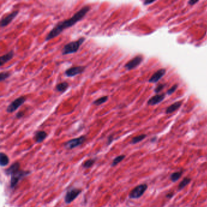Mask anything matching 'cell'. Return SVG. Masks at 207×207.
Returning <instances> with one entry per match:
<instances>
[{"instance_id": "cb8c5ba5", "label": "cell", "mask_w": 207, "mask_h": 207, "mask_svg": "<svg viewBox=\"0 0 207 207\" xmlns=\"http://www.w3.org/2000/svg\"><path fill=\"white\" fill-rule=\"evenodd\" d=\"M95 160V159H89L86 160L83 164V167L86 168H89L91 167L94 164Z\"/></svg>"}, {"instance_id": "7a4b0ae2", "label": "cell", "mask_w": 207, "mask_h": 207, "mask_svg": "<svg viewBox=\"0 0 207 207\" xmlns=\"http://www.w3.org/2000/svg\"><path fill=\"white\" fill-rule=\"evenodd\" d=\"M20 165L18 162H16L12 164L11 166L6 170V173L7 175H10L11 179V187L14 188L18 184L20 180L29 174V171H24L20 170Z\"/></svg>"}, {"instance_id": "4316f807", "label": "cell", "mask_w": 207, "mask_h": 207, "mask_svg": "<svg viewBox=\"0 0 207 207\" xmlns=\"http://www.w3.org/2000/svg\"><path fill=\"white\" fill-rule=\"evenodd\" d=\"M163 87H164V85H159L157 87V88L155 89V91L156 93H159L160 91L163 88Z\"/></svg>"}, {"instance_id": "d4e9b609", "label": "cell", "mask_w": 207, "mask_h": 207, "mask_svg": "<svg viewBox=\"0 0 207 207\" xmlns=\"http://www.w3.org/2000/svg\"><path fill=\"white\" fill-rule=\"evenodd\" d=\"M177 87V85H175V86H173L170 89H169V90H168L167 93H168V94H171L172 93L175 92V91L176 90Z\"/></svg>"}, {"instance_id": "5b68a950", "label": "cell", "mask_w": 207, "mask_h": 207, "mask_svg": "<svg viewBox=\"0 0 207 207\" xmlns=\"http://www.w3.org/2000/svg\"><path fill=\"white\" fill-rule=\"evenodd\" d=\"M146 184H141L134 188L129 193V197L132 199H137L141 197L147 189Z\"/></svg>"}, {"instance_id": "e0dca14e", "label": "cell", "mask_w": 207, "mask_h": 207, "mask_svg": "<svg viewBox=\"0 0 207 207\" xmlns=\"http://www.w3.org/2000/svg\"><path fill=\"white\" fill-rule=\"evenodd\" d=\"M9 162V159L8 156L4 153H1L0 154V164L1 167H5L8 165Z\"/></svg>"}, {"instance_id": "d6986e66", "label": "cell", "mask_w": 207, "mask_h": 207, "mask_svg": "<svg viewBox=\"0 0 207 207\" xmlns=\"http://www.w3.org/2000/svg\"><path fill=\"white\" fill-rule=\"evenodd\" d=\"M182 175V171L175 172L172 173V175H171L170 179L173 182H175L177 181L180 178Z\"/></svg>"}, {"instance_id": "9a60e30c", "label": "cell", "mask_w": 207, "mask_h": 207, "mask_svg": "<svg viewBox=\"0 0 207 207\" xmlns=\"http://www.w3.org/2000/svg\"><path fill=\"white\" fill-rule=\"evenodd\" d=\"M69 87V84L67 82H61L60 83H59L58 85H57L55 89L57 90V91L60 93H64L65 91L68 89Z\"/></svg>"}, {"instance_id": "ac0fdd59", "label": "cell", "mask_w": 207, "mask_h": 207, "mask_svg": "<svg viewBox=\"0 0 207 207\" xmlns=\"http://www.w3.org/2000/svg\"><path fill=\"white\" fill-rule=\"evenodd\" d=\"M107 100H108V97L103 96V97H102L100 98L97 99V100H95L93 102V105H95V106H99V105H102L104 103H105Z\"/></svg>"}, {"instance_id": "44dd1931", "label": "cell", "mask_w": 207, "mask_h": 207, "mask_svg": "<svg viewBox=\"0 0 207 207\" xmlns=\"http://www.w3.org/2000/svg\"><path fill=\"white\" fill-rule=\"evenodd\" d=\"M190 181H191V179H190L189 178H188V177L184 178L183 179V180H182L179 185V187H178L179 189H183L185 186H187L189 183Z\"/></svg>"}, {"instance_id": "8992f818", "label": "cell", "mask_w": 207, "mask_h": 207, "mask_svg": "<svg viewBox=\"0 0 207 207\" xmlns=\"http://www.w3.org/2000/svg\"><path fill=\"white\" fill-rule=\"evenodd\" d=\"M85 140L86 137L85 136H82L80 137L73 138L72 140H69V141L65 143L64 146L67 149H73L83 143Z\"/></svg>"}, {"instance_id": "277c9868", "label": "cell", "mask_w": 207, "mask_h": 207, "mask_svg": "<svg viewBox=\"0 0 207 207\" xmlns=\"http://www.w3.org/2000/svg\"><path fill=\"white\" fill-rule=\"evenodd\" d=\"M26 97L24 96H21L14 100L9 106H7L6 111L8 113H12L17 110L19 107L23 105L24 102L26 101Z\"/></svg>"}, {"instance_id": "484cf974", "label": "cell", "mask_w": 207, "mask_h": 207, "mask_svg": "<svg viewBox=\"0 0 207 207\" xmlns=\"http://www.w3.org/2000/svg\"><path fill=\"white\" fill-rule=\"evenodd\" d=\"M24 113L23 111H20L16 114V117L17 119H21L24 116Z\"/></svg>"}, {"instance_id": "30bf717a", "label": "cell", "mask_w": 207, "mask_h": 207, "mask_svg": "<svg viewBox=\"0 0 207 207\" xmlns=\"http://www.w3.org/2000/svg\"><path fill=\"white\" fill-rule=\"evenodd\" d=\"M19 13V11H15L9 13L8 15L4 16L1 18V27L4 28L7 26L15 19L17 15Z\"/></svg>"}, {"instance_id": "ffe728a7", "label": "cell", "mask_w": 207, "mask_h": 207, "mask_svg": "<svg viewBox=\"0 0 207 207\" xmlns=\"http://www.w3.org/2000/svg\"><path fill=\"white\" fill-rule=\"evenodd\" d=\"M145 137H146V135H145V134H142V135L136 136L132 139L131 143L132 144L137 143L140 142H141L142 140H143Z\"/></svg>"}, {"instance_id": "83f0119b", "label": "cell", "mask_w": 207, "mask_h": 207, "mask_svg": "<svg viewBox=\"0 0 207 207\" xmlns=\"http://www.w3.org/2000/svg\"><path fill=\"white\" fill-rule=\"evenodd\" d=\"M112 140H113V136H110L108 138V144H110L112 142Z\"/></svg>"}, {"instance_id": "f546056e", "label": "cell", "mask_w": 207, "mask_h": 207, "mask_svg": "<svg viewBox=\"0 0 207 207\" xmlns=\"http://www.w3.org/2000/svg\"><path fill=\"white\" fill-rule=\"evenodd\" d=\"M153 1H145V4H150V3H153Z\"/></svg>"}, {"instance_id": "9c48e42d", "label": "cell", "mask_w": 207, "mask_h": 207, "mask_svg": "<svg viewBox=\"0 0 207 207\" xmlns=\"http://www.w3.org/2000/svg\"><path fill=\"white\" fill-rule=\"evenodd\" d=\"M142 60H143V57L141 55L136 56V57L134 58V59L131 60L125 65V68L129 71L133 69L141 63Z\"/></svg>"}, {"instance_id": "2e32d148", "label": "cell", "mask_w": 207, "mask_h": 207, "mask_svg": "<svg viewBox=\"0 0 207 207\" xmlns=\"http://www.w3.org/2000/svg\"><path fill=\"white\" fill-rule=\"evenodd\" d=\"M182 105V102H177L170 106L166 110L167 114H170L179 109Z\"/></svg>"}, {"instance_id": "6da1fadb", "label": "cell", "mask_w": 207, "mask_h": 207, "mask_svg": "<svg viewBox=\"0 0 207 207\" xmlns=\"http://www.w3.org/2000/svg\"><path fill=\"white\" fill-rule=\"evenodd\" d=\"M90 7L89 6H85L70 18L58 23L52 28V29L48 33L45 38V41H47L57 37L65 29L75 25L77 23L81 21L85 17V16L90 11Z\"/></svg>"}, {"instance_id": "7402d4cb", "label": "cell", "mask_w": 207, "mask_h": 207, "mask_svg": "<svg viewBox=\"0 0 207 207\" xmlns=\"http://www.w3.org/2000/svg\"><path fill=\"white\" fill-rule=\"evenodd\" d=\"M125 156L124 155H119V156H117V157H115V158L114 159L113 162H112V165L114 167V166H115V165H117V164H119L122 160H123L124 159V158H125Z\"/></svg>"}, {"instance_id": "3957f363", "label": "cell", "mask_w": 207, "mask_h": 207, "mask_svg": "<svg viewBox=\"0 0 207 207\" xmlns=\"http://www.w3.org/2000/svg\"><path fill=\"white\" fill-rule=\"evenodd\" d=\"M85 41V38L82 37L79 38L78 40L71 41V42L66 44L62 49V54L63 55H68L71 54L76 53L81 45L84 43Z\"/></svg>"}, {"instance_id": "603a6c76", "label": "cell", "mask_w": 207, "mask_h": 207, "mask_svg": "<svg viewBox=\"0 0 207 207\" xmlns=\"http://www.w3.org/2000/svg\"><path fill=\"white\" fill-rule=\"evenodd\" d=\"M11 76V73L9 72H2L0 73V81L2 82L7 79Z\"/></svg>"}, {"instance_id": "7c38bea8", "label": "cell", "mask_w": 207, "mask_h": 207, "mask_svg": "<svg viewBox=\"0 0 207 207\" xmlns=\"http://www.w3.org/2000/svg\"><path fill=\"white\" fill-rule=\"evenodd\" d=\"M14 56V52L11 51L0 57V66H3L5 63L10 61Z\"/></svg>"}, {"instance_id": "f1b7e54d", "label": "cell", "mask_w": 207, "mask_h": 207, "mask_svg": "<svg viewBox=\"0 0 207 207\" xmlns=\"http://www.w3.org/2000/svg\"><path fill=\"white\" fill-rule=\"evenodd\" d=\"M197 1H189V3L190 4H194V3H196Z\"/></svg>"}, {"instance_id": "52a82bcc", "label": "cell", "mask_w": 207, "mask_h": 207, "mask_svg": "<svg viewBox=\"0 0 207 207\" xmlns=\"http://www.w3.org/2000/svg\"><path fill=\"white\" fill-rule=\"evenodd\" d=\"M85 66H74V67L70 68L66 70L64 72V74L65 76H67L68 77H73L82 73L85 71Z\"/></svg>"}, {"instance_id": "ba28073f", "label": "cell", "mask_w": 207, "mask_h": 207, "mask_svg": "<svg viewBox=\"0 0 207 207\" xmlns=\"http://www.w3.org/2000/svg\"><path fill=\"white\" fill-rule=\"evenodd\" d=\"M81 190L80 189L77 188H71L69 189V191L66 193L65 197H64V201L66 203H70L72 202L73 201H74L78 197V196L80 194Z\"/></svg>"}, {"instance_id": "4fadbf2b", "label": "cell", "mask_w": 207, "mask_h": 207, "mask_svg": "<svg viewBox=\"0 0 207 207\" xmlns=\"http://www.w3.org/2000/svg\"><path fill=\"white\" fill-rule=\"evenodd\" d=\"M165 98V95L164 94H157L154 97H153L152 98H151L150 100H148V104L150 105H156L157 103H160V102H162Z\"/></svg>"}, {"instance_id": "5bb4252c", "label": "cell", "mask_w": 207, "mask_h": 207, "mask_svg": "<svg viewBox=\"0 0 207 207\" xmlns=\"http://www.w3.org/2000/svg\"><path fill=\"white\" fill-rule=\"evenodd\" d=\"M47 134L44 131H38L35 132L34 138L37 143H41L46 138Z\"/></svg>"}, {"instance_id": "8fae6325", "label": "cell", "mask_w": 207, "mask_h": 207, "mask_svg": "<svg viewBox=\"0 0 207 207\" xmlns=\"http://www.w3.org/2000/svg\"><path fill=\"white\" fill-rule=\"evenodd\" d=\"M165 72H166V70L164 69H161L157 71L153 74V76L149 80V81L151 83H156L157 81H158L165 75Z\"/></svg>"}]
</instances>
